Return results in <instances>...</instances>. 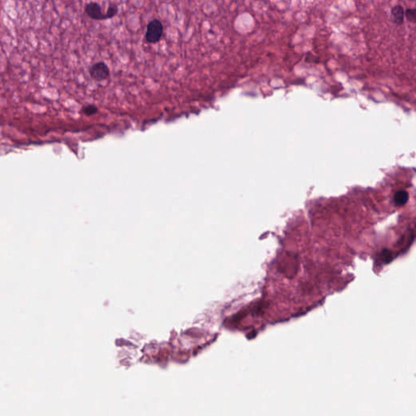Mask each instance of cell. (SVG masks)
Here are the masks:
<instances>
[{"label": "cell", "mask_w": 416, "mask_h": 416, "mask_svg": "<svg viewBox=\"0 0 416 416\" xmlns=\"http://www.w3.org/2000/svg\"><path fill=\"white\" fill-rule=\"evenodd\" d=\"M97 112H98V108L94 105L86 106V107L83 108V113L86 115V116H91V115L95 114Z\"/></svg>", "instance_id": "obj_8"}, {"label": "cell", "mask_w": 416, "mask_h": 416, "mask_svg": "<svg viewBox=\"0 0 416 416\" xmlns=\"http://www.w3.org/2000/svg\"><path fill=\"white\" fill-rule=\"evenodd\" d=\"M405 17L411 23L416 24V8H407L405 11Z\"/></svg>", "instance_id": "obj_6"}, {"label": "cell", "mask_w": 416, "mask_h": 416, "mask_svg": "<svg viewBox=\"0 0 416 416\" xmlns=\"http://www.w3.org/2000/svg\"><path fill=\"white\" fill-rule=\"evenodd\" d=\"M405 10L400 4L395 5L391 8L392 22L397 25H402L404 23Z\"/></svg>", "instance_id": "obj_4"}, {"label": "cell", "mask_w": 416, "mask_h": 416, "mask_svg": "<svg viewBox=\"0 0 416 416\" xmlns=\"http://www.w3.org/2000/svg\"><path fill=\"white\" fill-rule=\"evenodd\" d=\"M89 74L92 79L102 82L107 80L110 77V69L104 62H98L89 68Z\"/></svg>", "instance_id": "obj_2"}, {"label": "cell", "mask_w": 416, "mask_h": 416, "mask_svg": "<svg viewBox=\"0 0 416 416\" xmlns=\"http://www.w3.org/2000/svg\"><path fill=\"white\" fill-rule=\"evenodd\" d=\"M117 12H118V7L117 5H110L108 8V11L106 12L107 17H108V19L112 18L117 15Z\"/></svg>", "instance_id": "obj_7"}, {"label": "cell", "mask_w": 416, "mask_h": 416, "mask_svg": "<svg viewBox=\"0 0 416 416\" xmlns=\"http://www.w3.org/2000/svg\"><path fill=\"white\" fill-rule=\"evenodd\" d=\"M85 12L89 18L96 21H103L108 20L107 14L102 12L100 5L96 2H90L85 6Z\"/></svg>", "instance_id": "obj_3"}, {"label": "cell", "mask_w": 416, "mask_h": 416, "mask_svg": "<svg viewBox=\"0 0 416 416\" xmlns=\"http://www.w3.org/2000/svg\"><path fill=\"white\" fill-rule=\"evenodd\" d=\"M164 34V26L160 20L154 19L147 25L146 39L149 43H157L161 40Z\"/></svg>", "instance_id": "obj_1"}, {"label": "cell", "mask_w": 416, "mask_h": 416, "mask_svg": "<svg viewBox=\"0 0 416 416\" xmlns=\"http://www.w3.org/2000/svg\"><path fill=\"white\" fill-rule=\"evenodd\" d=\"M393 200H394V203L397 206H403L409 200V195L405 190H399L394 194Z\"/></svg>", "instance_id": "obj_5"}]
</instances>
